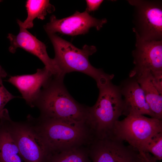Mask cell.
Segmentation results:
<instances>
[{"label":"cell","mask_w":162,"mask_h":162,"mask_svg":"<svg viewBox=\"0 0 162 162\" xmlns=\"http://www.w3.org/2000/svg\"><path fill=\"white\" fill-rule=\"evenodd\" d=\"M162 132V120L144 115H130L115 123L111 136L126 141L139 152H143L151 138Z\"/></svg>","instance_id":"cell-5"},{"label":"cell","mask_w":162,"mask_h":162,"mask_svg":"<svg viewBox=\"0 0 162 162\" xmlns=\"http://www.w3.org/2000/svg\"><path fill=\"white\" fill-rule=\"evenodd\" d=\"M19 27L20 32L18 34L15 35L10 33L8 35L7 37L10 42L9 51L14 53L17 48H22L38 57L53 76H63L53 58L48 56L45 45L26 29Z\"/></svg>","instance_id":"cell-11"},{"label":"cell","mask_w":162,"mask_h":162,"mask_svg":"<svg viewBox=\"0 0 162 162\" xmlns=\"http://www.w3.org/2000/svg\"><path fill=\"white\" fill-rule=\"evenodd\" d=\"M86 1L87 4V8L86 10L89 13L97 10L103 0H86Z\"/></svg>","instance_id":"cell-21"},{"label":"cell","mask_w":162,"mask_h":162,"mask_svg":"<svg viewBox=\"0 0 162 162\" xmlns=\"http://www.w3.org/2000/svg\"><path fill=\"white\" fill-rule=\"evenodd\" d=\"M53 76L45 67L38 69L35 74L11 76L7 80L15 86L30 107L34 104L41 89Z\"/></svg>","instance_id":"cell-13"},{"label":"cell","mask_w":162,"mask_h":162,"mask_svg":"<svg viewBox=\"0 0 162 162\" xmlns=\"http://www.w3.org/2000/svg\"><path fill=\"white\" fill-rule=\"evenodd\" d=\"M106 22V18L97 19L91 16L86 10L82 13L76 11L72 15L60 19L52 15L50 22L44 27L47 34L58 32L74 36L85 34L92 27L99 30Z\"/></svg>","instance_id":"cell-9"},{"label":"cell","mask_w":162,"mask_h":162,"mask_svg":"<svg viewBox=\"0 0 162 162\" xmlns=\"http://www.w3.org/2000/svg\"><path fill=\"white\" fill-rule=\"evenodd\" d=\"M143 152L151 153L158 161L162 159V132L152 136L148 142Z\"/></svg>","instance_id":"cell-18"},{"label":"cell","mask_w":162,"mask_h":162,"mask_svg":"<svg viewBox=\"0 0 162 162\" xmlns=\"http://www.w3.org/2000/svg\"><path fill=\"white\" fill-rule=\"evenodd\" d=\"M47 162H91L88 149L82 146L73 147L52 154Z\"/></svg>","instance_id":"cell-17"},{"label":"cell","mask_w":162,"mask_h":162,"mask_svg":"<svg viewBox=\"0 0 162 162\" xmlns=\"http://www.w3.org/2000/svg\"><path fill=\"white\" fill-rule=\"evenodd\" d=\"M123 101V115H145L154 118L146 100L144 92L136 79L129 77L119 86Z\"/></svg>","instance_id":"cell-12"},{"label":"cell","mask_w":162,"mask_h":162,"mask_svg":"<svg viewBox=\"0 0 162 162\" xmlns=\"http://www.w3.org/2000/svg\"><path fill=\"white\" fill-rule=\"evenodd\" d=\"M98 96L95 104L88 107L89 124L95 138L111 136L115 124L123 115V101L119 86L111 80L98 86Z\"/></svg>","instance_id":"cell-3"},{"label":"cell","mask_w":162,"mask_h":162,"mask_svg":"<svg viewBox=\"0 0 162 162\" xmlns=\"http://www.w3.org/2000/svg\"><path fill=\"white\" fill-rule=\"evenodd\" d=\"M136 38L135 49L132 52L135 66L129 77L162 70V40H145Z\"/></svg>","instance_id":"cell-10"},{"label":"cell","mask_w":162,"mask_h":162,"mask_svg":"<svg viewBox=\"0 0 162 162\" xmlns=\"http://www.w3.org/2000/svg\"><path fill=\"white\" fill-rule=\"evenodd\" d=\"M152 82L160 94L162 95V70L150 72Z\"/></svg>","instance_id":"cell-20"},{"label":"cell","mask_w":162,"mask_h":162,"mask_svg":"<svg viewBox=\"0 0 162 162\" xmlns=\"http://www.w3.org/2000/svg\"><path fill=\"white\" fill-rule=\"evenodd\" d=\"M47 34L54 50L53 59L64 75L72 72L82 73L94 80L97 86L113 78V74L106 73L102 69L94 68L90 63L89 56L97 51L95 46L85 44L80 49L56 34Z\"/></svg>","instance_id":"cell-4"},{"label":"cell","mask_w":162,"mask_h":162,"mask_svg":"<svg viewBox=\"0 0 162 162\" xmlns=\"http://www.w3.org/2000/svg\"><path fill=\"white\" fill-rule=\"evenodd\" d=\"M134 78L142 89L154 118L162 119V95L153 85L150 72Z\"/></svg>","instance_id":"cell-15"},{"label":"cell","mask_w":162,"mask_h":162,"mask_svg":"<svg viewBox=\"0 0 162 162\" xmlns=\"http://www.w3.org/2000/svg\"><path fill=\"white\" fill-rule=\"evenodd\" d=\"M27 118L33 123L45 141L51 154L66 149L90 143L94 138L89 124L62 120Z\"/></svg>","instance_id":"cell-2"},{"label":"cell","mask_w":162,"mask_h":162,"mask_svg":"<svg viewBox=\"0 0 162 162\" xmlns=\"http://www.w3.org/2000/svg\"><path fill=\"white\" fill-rule=\"evenodd\" d=\"M26 7L27 17L23 22L18 19L17 22L19 26L26 29L33 27V21L35 18L43 20L48 13H51L55 10L54 6L49 0H28Z\"/></svg>","instance_id":"cell-16"},{"label":"cell","mask_w":162,"mask_h":162,"mask_svg":"<svg viewBox=\"0 0 162 162\" xmlns=\"http://www.w3.org/2000/svg\"><path fill=\"white\" fill-rule=\"evenodd\" d=\"M0 2H1V1H0Z\"/></svg>","instance_id":"cell-23"},{"label":"cell","mask_w":162,"mask_h":162,"mask_svg":"<svg viewBox=\"0 0 162 162\" xmlns=\"http://www.w3.org/2000/svg\"><path fill=\"white\" fill-rule=\"evenodd\" d=\"M158 161L149 153L143 152H139L138 162H158Z\"/></svg>","instance_id":"cell-22"},{"label":"cell","mask_w":162,"mask_h":162,"mask_svg":"<svg viewBox=\"0 0 162 162\" xmlns=\"http://www.w3.org/2000/svg\"><path fill=\"white\" fill-rule=\"evenodd\" d=\"M7 76V73L0 65V113L8 102L13 99L18 97L9 92L3 85L2 79Z\"/></svg>","instance_id":"cell-19"},{"label":"cell","mask_w":162,"mask_h":162,"mask_svg":"<svg viewBox=\"0 0 162 162\" xmlns=\"http://www.w3.org/2000/svg\"><path fill=\"white\" fill-rule=\"evenodd\" d=\"M112 136L94 139L89 144L92 162H138L139 152Z\"/></svg>","instance_id":"cell-8"},{"label":"cell","mask_w":162,"mask_h":162,"mask_svg":"<svg viewBox=\"0 0 162 162\" xmlns=\"http://www.w3.org/2000/svg\"><path fill=\"white\" fill-rule=\"evenodd\" d=\"M136 11V26L133 28L136 36L145 40H161L162 9L158 2L129 0Z\"/></svg>","instance_id":"cell-7"},{"label":"cell","mask_w":162,"mask_h":162,"mask_svg":"<svg viewBox=\"0 0 162 162\" xmlns=\"http://www.w3.org/2000/svg\"><path fill=\"white\" fill-rule=\"evenodd\" d=\"M64 77L52 76L41 89L34 107L38 108L42 118L89 124L88 107L78 103L69 94L64 83Z\"/></svg>","instance_id":"cell-1"},{"label":"cell","mask_w":162,"mask_h":162,"mask_svg":"<svg viewBox=\"0 0 162 162\" xmlns=\"http://www.w3.org/2000/svg\"><path fill=\"white\" fill-rule=\"evenodd\" d=\"M4 109L0 113V162H25L10 132Z\"/></svg>","instance_id":"cell-14"},{"label":"cell","mask_w":162,"mask_h":162,"mask_svg":"<svg viewBox=\"0 0 162 162\" xmlns=\"http://www.w3.org/2000/svg\"><path fill=\"white\" fill-rule=\"evenodd\" d=\"M10 134L25 162H47L51 153L33 123L27 118L25 122L7 118Z\"/></svg>","instance_id":"cell-6"}]
</instances>
